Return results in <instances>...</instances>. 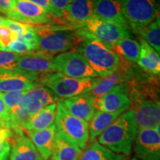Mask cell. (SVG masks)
<instances>
[{
  "instance_id": "1",
  "label": "cell",
  "mask_w": 160,
  "mask_h": 160,
  "mask_svg": "<svg viewBox=\"0 0 160 160\" xmlns=\"http://www.w3.org/2000/svg\"><path fill=\"white\" fill-rule=\"evenodd\" d=\"M137 73L127 86L129 90L131 110L134 112L137 129L153 128L160 124L159 80L141 78Z\"/></svg>"
},
{
  "instance_id": "2",
  "label": "cell",
  "mask_w": 160,
  "mask_h": 160,
  "mask_svg": "<svg viewBox=\"0 0 160 160\" xmlns=\"http://www.w3.org/2000/svg\"><path fill=\"white\" fill-rule=\"evenodd\" d=\"M137 132L134 112L130 109L122 113L98 138V143L116 153L131 154Z\"/></svg>"
},
{
  "instance_id": "3",
  "label": "cell",
  "mask_w": 160,
  "mask_h": 160,
  "mask_svg": "<svg viewBox=\"0 0 160 160\" xmlns=\"http://www.w3.org/2000/svg\"><path fill=\"white\" fill-rule=\"evenodd\" d=\"M38 37L37 51L54 56L79 45L83 39L74 29L62 25L32 26Z\"/></svg>"
},
{
  "instance_id": "4",
  "label": "cell",
  "mask_w": 160,
  "mask_h": 160,
  "mask_svg": "<svg viewBox=\"0 0 160 160\" xmlns=\"http://www.w3.org/2000/svg\"><path fill=\"white\" fill-rule=\"evenodd\" d=\"M76 52L88 62L98 77L111 75L119 67V56L97 40L84 39Z\"/></svg>"
},
{
  "instance_id": "5",
  "label": "cell",
  "mask_w": 160,
  "mask_h": 160,
  "mask_svg": "<svg viewBox=\"0 0 160 160\" xmlns=\"http://www.w3.org/2000/svg\"><path fill=\"white\" fill-rule=\"evenodd\" d=\"M97 82V77L76 79L56 72L40 78L37 83L48 88L57 97L65 99L88 93Z\"/></svg>"
},
{
  "instance_id": "6",
  "label": "cell",
  "mask_w": 160,
  "mask_h": 160,
  "mask_svg": "<svg viewBox=\"0 0 160 160\" xmlns=\"http://www.w3.org/2000/svg\"><path fill=\"white\" fill-rule=\"evenodd\" d=\"M77 33L82 39L97 40L106 47L113 50L116 42L124 38H131L129 28L117 24L104 21L93 17L83 27L77 30Z\"/></svg>"
},
{
  "instance_id": "7",
  "label": "cell",
  "mask_w": 160,
  "mask_h": 160,
  "mask_svg": "<svg viewBox=\"0 0 160 160\" xmlns=\"http://www.w3.org/2000/svg\"><path fill=\"white\" fill-rule=\"evenodd\" d=\"M54 123L57 132L71 140L81 150L85 149L89 139L88 123L71 115L61 101L57 102Z\"/></svg>"
},
{
  "instance_id": "8",
  "label": "cell",
  "mask_w": 160,
  "mask_h": 160,
  "mask_svg": "<svg viewBox=\"0 0 160 160\" xmlns=\"http://www.w3.org/2000/svg\"><path fill=\"white\" fill-rule=\"evenodd\" d=\"M123 13L128 27L136 33L153 22L159 16L155 0H122Z\"/></svg>"
},
{
  "instance_id": "9",
  "label": "cell",
  "mask_w": 160,
  "mask_h": 160,
  "mask_svg": "<svg viewBox=\"0 0 160 160\" xmlns=\"http://www.w3.org/2000/svg\"><path fill=\"white\" fill-rule=\"evenodd\" d=\"M53 58L37 51L20 54L13 71L34 77L38 82L40 78L56 73Z\"/></svg>"
},
{
  "instance_id": "10",
  "label": "cell",
  "mask_w": 160,
  "mask_h": 160,
  "mask_svg": "<svg viewBox=\"0 0 160 160\" xmlns=\"http://www.w3.org/2000/svg\"><path fill=\"white\" fill-rule=\"evenodd\" d=\"M53 63L56 72L67 77L76 79L98 77L88 62L76 51H67L60 53L53 58Z\"/></svg>"
},
{
  "instance_id": "11",
  "label": "cell",
  "mask_w": 160,
  "mask_h": 160,
  "mask_svg": "<svg viewBox=\"0 0 160 160\" xmlns=\"http://www.w3.org/2000/svg\"><path fill=\"white\" fill-rule=\"evenodd\" d=\"M136 73L137 72L133 68V62L119 57V67L117 71L107 77L97 78V84L88 93L93 98L102 97L115 86L127 83L134 77Z\"/></svg>"
},
{
  "instance_id": "12",
  "label": "cell",
  "mask_w": 160,
  "mask_h": 160,
  "mask_svg": "<svg viewBox=\"0 0 160 160\" xmlns=\"http://www.w3.org/2000/svg\"><path fill=\"white\" fill-rule=\"evenodd\" d=\"M159 125L153 128L137 129L134 146L137 159L160 160Z\"/></svg>"
},
{
  "instance_id": "13",
  "label": "cell",
  "mask_w": 160,
  "mask_h": 160,
  "mask_svg": "<svg viewBox=\"0 0 160 160\" xmlns=\"http://www.w3.org/2000/svg\"><path fill=\"white\" fill-rule=\"evenodd\" d=\"M50 15L45 10L29 0H16L14 9L6 14L8 19L29 25L51 22Z\"/></svg>"
},
{
  "instance_id": "14",
  "label": "cell",
  "mask_w": 160,
  "mask_h": 160,
  "mask_svg": "<svg viewBox=\"0 0 160 160\" xmlns=\"http://www.w3.org/2000/svg\"><path fill=\"white\" fill-rule=\"evenodd\" d=\"M93 102L97 111L108 113L125 112L131 107V99L127 84L115 86L102 97L93 98Z\"/></svg>"
},
{
  "instance_id": "15",
  "label": "cell",
  "mask_w": 160,
  "mask_h": 160,
  "mask_svg": "<svg viewBox=\"0 0 160 160\" xmlns=\"http://www.w3.org/2000/svg\"><path fill=\"white\" fill-rule=\"evenodd\" d=\"M96 0H72L60 18L67 27L79 29L94 17Z\"/></svg>"
},
{
  "instance_id": "16",
  "label": "cell",
  "mask_w": 160,
  "mask_h": 160,
  "mask_svg": "<svg viewBox=\"0 0 160 160\" xmlns=\"http://www.w3.org/2000/svg\"><path fill=\"white\" fill-rule=\"evenodd\" d=\"M57 100V97L48 88L37 83L31 89L24 93L19 105L33 116L43 108L55 103Z\"/></svg>"
},
{
  "instance_id": "17",
  "label": "cell",
  "mask_w": 160,
  "mask_h": 160,
  "mask_svg": "<svg viewBox=\"0 0 160 160\" xmlns=\"http://www.w3.org/2000/svg\"><path fill=\"white\" fill-rule=\"evenodd\" d=\"M93 13L100 19L129 28L124 16L122 0H96Z\"/></svg>"
},
{
  "instance_id": "18",
  "label": "cell",
  "mask_w": 160,
  "mask_h": 160,
  "mask_svg": "<svg viewBox=\"0 0 160 160\" xmlns=\"http://www.w3.org/2000/svg\"><path fill=\"white\" fill-rule=\"evenodd\" d=\"M37 83L36 78L18 71H0V93L28 91Z\"/></svg>"
},
{
  "instance_id": "19",
  "label": "cell",
  "mask_w": 160,
  "mask_h": 160,
  "mask_svg": "<svg viewBox=\"0 0 160 160\" xmlns=\"http://www.w3.org/2000/svg\"><path fill=\"white\" fill-rule=\"evenodd\" d=\"M60 101L71 115L88 123L97 111L93 98L88 93Z\"/></svg>"
},
{
  "instance_id": "20",
  "label": "cell",
  "mask_w": 160,
  "mask_h": 160,
  "mask_svg": "<svg viewBox=\"0 0 160 160\" xmlns=\"http://www.w3.org/2000/svg\"><path fill=\"white\" fill-rule=\"evenodd\" d=\"M57 132L55 123L41 131H27L28 138L44 160H48L51 157Z\"/></svg>"
},
{
  "instance_id": "21",
  "label": "cell",
  "mask_w": 160,
  "mask_h": 160,
  "mask_svg": "<svg viewBox=\"0 0 160 160\" xmlns=\"http://www.w3.org/2000/svg\"><path fill=\"white\" fill-rule=\"evenodd\" d=\"M16 136L11 142L10 160H44L28 137Z\"/></svg>"
},
{
  "instance_id": "22",
  "label": "cell",
  "mask_w": 160,
  "mask_h": 160,
  "mask_svg": "<svg viewBox=\"0 0 160 160\" xmlns=\"http://www.w3.org/2000/svg\"><path fill=\"white\" fill-rule=\"evenodd\" d=\"M82 150L57 132L51 160H79Z\"/></svg>"
},
{
  "instance_id": "23",
  "label": "cell",
  "mask_w": 160,
  "mask_h": 160,
  "mask_svg": "<svg viewBox=\"0 0 160 160\" xmlns=\"http://www.w3.org/2000/svg\"><path fill=\"white\" fill-rule=\"evenodd\" d=\"M137 64L149 74L159 76L160 73V57L151 46L145 40H141L140 44V54Z\"/></svg>"
},
{
  "instance_id": "24",
  "label": "cell",
  "mask_w": 160,
  "mask_h": 160,
  "mask_svg": "<svg viewBox=\"0 0 160 160\" xmlns=\"http://www.w3.org/2000/svg\"><path fill=\"white\" fill-rule=\"evenodd\" d=\"M123 113L124 112L122 111L108 113V112H102L97 110L93 117L90 120L88 125V139L91 143L96 142L97 137H99V135Z\"/></svg>"
},
{
  "instance_id": "25",
  "label": "cell",
  "mask_w": 160,
  "mask_h": 160,
  "mask_svg": "<svg viewBox=\"0 0 160 160\" xmlns=\"http://www.w3.org/2000/svg\"><path fill=\"white\" fill-rule=\"evenodd\" d=\"M57 108V102L43 108L36 114L31 116L29 122L25 125V130L27 131H41L53 125L55 122Z\"/></svg>"
},
{
  "instance_id": "26",
  "label": "cell",
  "mask_w": 160,
  "mask_h": 160,
  "mask_svg": "<svg viewBox=\"0 0 160 160\" xmlns=\"http://www.w3.org/2000/svg\"><path fill=\"white\" fill-rule=\"evenodd\" d=\"M125 156L116 153L111 150L94 142L86 146L82 152L79 160H125Z\"/></svg>"
},
{
  "instance_id": "27",
  "label": "cell",
  "mask_w": 160,
  "mask_h": 160,
  "mask_svg": "<svg viewBox=\"0 0 160 160\" xmlns=\"http://www.w3.org/2000/svg\"><path fill=\"white\" fill-rule=\"evenodd\" d=\"M113 51L127 61L137 62L140 54V44L131 38H124L113 45Z\"/></svg>"
},
{
  "instance_id": "28",
  "label": "cell",
  "mask_w": 160,
  "mask_h": 160,
  "mask_svg": "<svg viewBox=\"0 0 160 160\" xmlns=\"http://www.w3.org/2000/svg\"><path fill=\"white\" fill-rule=\"evenodd\" d=\"M138 34L143 38V40L151 46L158 53L160 51V25L159 16L153 22L142 30Z\"/></svg>"
},
{
  "instance_id": "29",
  "label": "cell",
  "mask_w": 160,
  "mask_h": 160,
  "mask_svg": "<svg viewBox=\"0 0 160 160\" xmlns=\"http://www.w3.org/2000/svg\"><path fill=\"white\" fill-rule=\"evenodd\" d=\"M14 133L9 125L0 122V160H8Z\"/></svg>"
},
{
  "instance_id": "30",
  "label": "cell",
  "mask_w": 160,
  "mask_h": 160,
  "mask_svg": "<svg viewBox=\"0 0 160 160\" xmlns=\"http://www.w3.org/2000/svg\"><path fill=\"white\" fill-rule=\"evenodd\" d=\"M20 54L9 51H0V71H13Z\"/></svg>"
},
{
  "instance_id": "31",
  "label": "cell",
  "mask_w": 160,
  "mask_h": 160,
  "mask_svg": "<svg viewBox=\"0 0 160 160\" xmlns=\"http://www.w3.org/2000/svg\"><path fill=\"white\" fill-rule=\"evenodd\" d=\"M16 40L27 43L31 48L32 51H37V50L38 37L37 33H35L34 30H33L31 25L25 33L17 35V39Z\"/></svg>"
},
{
  "instance_id": "32",
  "label": "cell",
  "mask_w": 160,
  "mask_h": 160,
  "mask_svg": "<svg viewBox=\"0 0 160 160\" xmlns=\"http://www.w3.org/2000/svg\"><path fill=\"white\" fill-rule=\"evenodd\" d=\"M25 92L17 91L10 92V93H0V95H1L4 102H5L9 111V110L13 108V107H15L16 105H19L21 98Z\"/></svg>"
},
{
  "instance_id": "33",
  "label": "cell",
  "mask_w": 160,
  "mask_h": 160,
  "mask_svg": "<svg viewBox=\"0 0 160 160\" xmlns=\"http://www.w3.org/2000/svg\"><path fill=\"white\" fill-rule=\"evenodd\" d=\"M2 51L12 52V53H18V54H24V53L31 52L32 50L27 43L18 41V40H14L7 48L2 49Z\"/></svg>"
},
{
  "instance_id": "34",
  "label": "cell",
  "mask_w": 160,
  "mask_h": 160,
  "mask_svg": "<svg viewBox=\"0 0 160 160\" xmlns=\"http://www.w3.org/2000/svg\"><path fill=\"white\" fill-rule=\"evenodd\" d=\"M3 25L7 27L8 28L11 30L12 32H13L17 35L24 34V33H25L28 31L29 28L31 27V25H27V24L13 21V20L8 19V18H5Z\"/></svg>"
},
{
  "instance_id": "35",
  "label": "cell",
  "mask_w": 160,
  "mask_h": 160,
  "mask_svg": "<svg viewBox=\"0 0 160 160\" xmlns=\"http://www.w3.org/2000/svg\"><path fill=\"white\" fill-rule=\"evenodd\" d=\"M17 39V34L5 26L0 27V46L2 48H7L12 42Z\"/></svg>"
},
{
  "instance_id": "36",
  "label": "cell",
  "mask_w": 160,
  "mask_h": 160,
  "mask_svg": "<svg viewBox=\"0 0 160 160\" xmlns=\"http://www.w3.org/2000/svg\"><path fill=\"white\" fill-rule=\"evenodd\" d=\"M29 1L36 4L38 6H39V7H41L44 10H45L49 14L53 16V17L57 18H59L57 12L53 8L50 0H29Z\"/></svg>"
},
{
  "instance_id": "37",
  "label": "cell",
  "mask_w": 160,
  "mask_h": 160,
  "mask_svg": "<svg viewBox=\"0 0 160 160\" xmlns=\"http://www.w3.org/2000/svg\"><path fill=\"white\" fill-rule=\"evenodd\" d=\"M72 0H50L53 8L57 12L59 18L62 17L63 12L68 7Z\"/></svg>"
},
{
  "instance_id": "38",
  "label": "cell",
  "mask_w": 160,
  "mask_h": 160,
  "mask_svg": "<svg viewBox=\"0 0 160 160\" xmlns=\"http://www.w3.org/2000/svg\"><path fill=\"white\" fill-rule=\"evenodd\" d=\"M0 122L10 126V115L7 106L0 95Z\"/></svg>"
},
{
  "instance_id": "39",
  "label": "cell",
  "mask_w": 160,
  "mask_h": 160,
  "mask_svg": "<svg viewBox=\"0 0 160 160\" xmlns=\"http://www.w3.org/2000/svg\"><path fill=\"white\" fill-rule=\"evenodd\" d=\"M16 0H0V13L6 15L15 8Z\"/></svg>"
},
{
  "instance_id": "40",
  "label": "cell",
  "mask_w": 160,
  "mask_h": 160,
  "mask_svg": "<svg viewBox=\"0 0 160 160\" xmlns=\"http://www.w3.org/2000/svg\"><path fill=\"white\" fill-rule=\"evenodd\" d=\"M5 17H1V16H0V27L4 25V22H5Z\"/></svg>"
},
{
  "instance_id": "41",
  "label": "cell",
  "mask_w": 160,
  "mask_h": 160,
  "mask_svg": "<svg viewBox=\"0 0 160 160\" xmlns=\"http://www.w3.org/2000/svg\"><path fill=\"white\" fill-rule=\"evenodd\" d=\"M131 160H139V159H137V158H133V159H132Z\"/></svg>"
},
{
  "instance_id": "42",
  "label": "cell",
  "mask_w": 160,
  "mask_h": 160,
  "mask_svg": "<svg viewBox=\"0 0 160 160\" xmlns=\"http://www.w3.org/2000/svg\"><path fill=\"white\" fill-rule=\"evenodd\" d=\"M2 47H1V46H0V51H2Z\"/></svg>"
}]
</instances>
